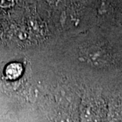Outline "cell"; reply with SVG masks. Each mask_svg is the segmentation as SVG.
I'll list each match as a JSON object with an SVG mask.
<instances>
[{
    "mask_svg": "<svg viewBox=\"0 0 122 122\" xmlns=\"http://www.w3.org/2000/svg\"><path fill=\"white\" fill-rule=\"evenodd\" d=\"M87 56L90 62L96 65H102L107 62V54L100 48H91Z\"/></svg>",
    "mask_w": 122,
    "mask_h": 122,
    "instance_id": "1",
    "label": "cell"
},
{
    "mask_svg": "<svg viewBox=\"0 0 122 122\" xmlns=\"http://www.w3.org/2000/svg\"><path fill=\"white\" fill-rule=\"evenodd\" d=\"M14 4V0H0V7L9 8Z\"/></svg>",
    "mask_w": 122,
    "mask_h": 122,
    "instance_id": "3",
    "label": "cell"
},
{
    "mask_svg": "<svg viewBox=\"0 0 122 122\" xmlns=\"http://www.w3.org/2000/svg\"><path fill=\"white\" fill-rule=\"evenodd\" d=\"M23 69L20 63L14 62L7 66L5 69V75L10 79H16L18 78L22 73Z\"/></svg>",
    "mask_w": 122,
    "mask_h": 122,
    "instance_id": "2",
    "label": "cell"
}]
</instances>
